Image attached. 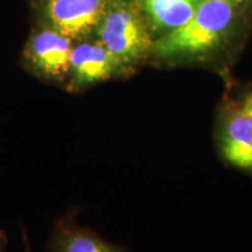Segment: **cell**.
<instances>
[{
    "mask_svg": "<svg viewBox=\"0 0 252 252\" xmlns=\"http://www.w3.org/2000/svg\"><path fill=\"white\" fill-rule=\"evenodd\" d=\"M48 252H127L77 222V210H69L52 226L47 242Z\"/></svg>",
    "mask_w": 252,
    "mask_h": 252,
    "instance_id": "cell-6",
    "label": "cell"
},
{
    "mask_svg": "<svg viewBox=\"0 0 252 252\" xmlns=\"http://www.w3.org/2000/svg\"><path fill=\"white\" fill-rule=\"evenodd\" d=\"M232 0H202L181 27L154 41L153 54L161 59L200 55L222 42L234 21Z\"/></svg>",
    "mask_w": 252,
    "mask_h": 252,
    "instance_id": "cell-1",
    "label": "cell"
},
{
    "mask_svg": "<svg viewBox=\"0 0 252 252\" xmlns=\"http://www.w3.org/2000/svg\"><path fill=\"white\" fill-rule=\"evenodd\" d=\"M138 0H110L96 28L97 40L126 68L150 56L154 40Z\"/></svg>",
    "mask_w": 252,
    "mask_h": 252,
    "instance_id": "cell-2",
    "label": "cell"
},
{
    "mask_svg": "<svg viewBox=\"0 0 252 252\" xmlns=\"http://www.w3.org/2000/svg\"><path fill=\"white\" fill-rule=\"evenodd\" d=\"M138 2L149 26L167 34L187 23L202 0H138Z\"/></svg>",
    "mask_w": 252,
    "mask_h": 252,
    "instance_id": "cell-7",
    "label": "cell"
},
{
    "mask_svg": "<svg viewBox=\"0 0 252 252\" xmlns=\"http://www.w3.org/2000/svg\"><path fill=\"white\" fill-rule=\"evenodd\" d=\"M127 68L112 55L98 40L75 42L65 87L71 93L82 91L94 84L122 75Z\"/></svg>",
    "mask_w": 252,
    "mask_h": 252,
    "instance_id": "cell-5",
    "label": "cell"
},
{
    "mask_svg": "<svg viewBox=\"0 0 252 252\" xmlns=\"http://www.w3.org/2000/svg\"><path fill=\"white\" fill-rule=\"evenodd\" d=\"M110 0H42L46 25L78 42L96 32Z\"/></svg>",
    "mask_w": 252,
    "mask_h": 252,
    "instance_id": "cell-4",
    "label": "cell"
},
{
    "mask_svg": "<svg viewBox=\"0 0 252 252\" xmlns=\"http://www.w3.org/2000/svg\"><path fill=\"white\" fill-rule=\"evenodd\" d=\"M74 45V41L46 25L28 37L23 54L24 63L41 80L65 86Z\"/></svg>",
    "mask_w": 252,
    "mask_h": 252,
    "instance_id": "cell-3",
    "label": "cell"
},
{
    "mask_svg": "<svg viewBox=\"0 0 252 252\" xmlns=\"http://www.w3.org/2000/svg\"><path fill=\"white\" fill-rule=\"evenodd\" d=\"M8 244V237L2 229H0V252H6Z\"/></svg>",
    "mask_w": 252,
    "mask_h": 252,
    "instance_id": "cell-11",
    "label": "cell"
},
{
    "mask_svg": "<svg viewBox=\"0 0 252 252\" xmlns=\"http://www.w3.org/2000/svg\"><path fill=\"white\" fill-rule=\"evenodd\" d=\"M21 238H23L24 252H33V249H32V244L30 241V236H28L27 230L25 228H21Z\"/></svg>",
    "mask_w": 252,
    "mask_h": 252,
    "instance_id": "cell-10",
    "label": "cell"
},
{
    "mask_svg": "<svg viewBox=\"0 0 252 252\" xmlns=\"http://www.w3.org/2000/svg\"><path fill=\"white\" fill-rule=\"evenodd\" d=\"M241 111L243 113L245 119H247L248 124L250 125V127L252 128V94H248V96L245 97L243 105H242L241 108Z\"/></svg>",
    "mask_w": 252,
    "mask_h": 252,
    "instance_id": "cell-9",
    "label": "cell"
},
{
    "mask_svg": "<svg viewBox=\"0 0 252 252\" xmlns=\"http://www.w3.org/2000/svg\"><path fill=\"white\" fill-rule=\"evenodd\" d=\"M235 4H239V2H244V1H252V0H232Z\"/></svg>",
    "mask_w": 252,
    "mask_h": 252,
    "instance_id": "cell-12",
    "label": "cell"
},
{
    "mask_svg": "<svg viewBox=\"0 0 252 252\" xmlns=\"http://www.w3.org/2000/svg\"><path fill=\"white\" fill-rule=\"evenodd\" d=\"M222 151L230 163L252 172V128L241 109L232 112L226 119Z\"/></svg>",
    "mask_w": 252,
    "mask_h": 252,
    "instance_id": "cell-8",
    "label": "cell"
}]
</instances>
